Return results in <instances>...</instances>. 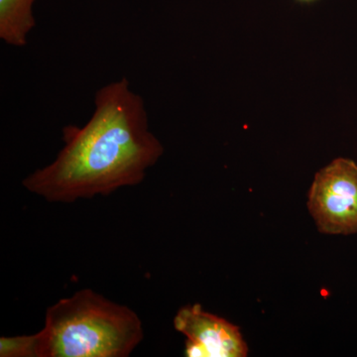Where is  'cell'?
<instances>
[{
    "mask_svg": "<svg viewBox=\"0 0 357 357\" xmlns=\"http://www.w3.org/2000/svg\"><path fill=\"white\" fill-rule=\"evenodd\" d=\"M95 105L83 128H63L64 146L56 159L22 181L28 192L51 203L109 196L139 185L156 165L164 146L150 130L144 100L128 77L98 89Z\"/></svg>",
    "mask_w": 357,
    "mask_h": 357,
    "instance_id": "obj_1",
    "label": "cell"
},
{
    "mask_svg": "<svg viewBox=\"0 0 357 357\" xmlns=\"http://www.w3.org/2000/svg\"><path fill=\"white\" fill-rule=\"evenodd\" d=\"M42 357H128L144 337L132 309L82 289L47 309Z\"/></svg>",
    "mask_w": 357,
    "mask_h": 357,
    "instance_id": "obj_2",
    "label": "cell"
},
{
    "mask_svg": "<svg viewBox=\"0 0 357 357\" xmlns=\"http://www.w3.org/2000/svg\"><path fill=\"white\" fill-rule=\"evenodd\" d=\"M307 208L321 234H357V164L333 160L317 173Z\"/></svg>",
    "mask_w": 357,
    "mask_h": 357,
    "instance_id": "obj_3",
    "label": "cell"
},
{
    "mask_svg": "<svg viewBox=\"0 0 357 357\" xmlns=\"http://www.w3.org/2000/svg\"><path fill=\"white\" fill-rule=\"evenodd\" d=\"M176 331L185 340V356L244 357L248 347L236 326L204 311L201 305L181 307L174 318Z\"/></svg>",
    "mask_w": 357,
    "mask_h": 357,
    "instance_id": "obj_4",
    "label": "cell"
},
{
    "mask_svg": "<svg viewBox=\"0 0 357 357\" xmlns=\"http://www.w3.org/2000/svg\"><path fill=\"white\" fill-rule=\"evenodd\" d=\"M35 0H0V39L10 46L27 44L28 34L36 25L32 6Z\"/></svg>",
    "mask_w": 357,
    "mask_h": 357,
    "instance_id": "obj_5",
    "label": "cell"
},
{
    "mask_svg": "<svg viewBox=\"0 0 357 357\" xmlns=\"http://www.w3.org/2000/svg\"><path fill=\"white\" fill-rule=\"evenodd\" d=\"M43 342L41 333L18 337L0 338L1 357H42Z\"/></svg>",
    "mask_w": 357,
    "mask_h": 357,
    "instance_id": "obj_6",
    "label": "cell"
},
{
    "mask_svg": "<svg viewBox=\"0 0 357 357\" xmlns=\"http://www.w3.org/2000/svg\"><path fill=\"white\" fill-rule=\"evenodd\" d=\"M295 1L299 2V3L303 4H311L314 3V2L319 1V0H295Z\"/></svg>",
    "mask_w": 357,
    "mask_h": 357,
    "instance_id": "obj_7",
    "label": "cell"
}]
</instances>
